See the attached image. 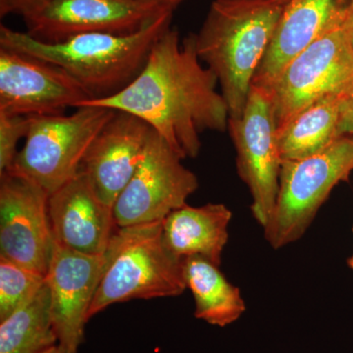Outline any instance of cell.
<instances>
[{"instance_id": "6da1fadb", "label": "cell", "mask_w": 353, "mask_h": 353, "mask_svg": "<svg viewBox=\"0 0 353 353\" xmlns=\"http://www.w3.org/2000/svg\"><path fill=\"white\" fill-rule=\"evenodd\" d=\"M215 74L202 64L194 34L181 41L169 27L153 44L145 67L113 97L82 105L132 114L152 128L183 159L196 158L201 134L227 131L229 108Z\"/></svg>"}, {"instance_id": "83f0119b", "label": "cell", "mask_w": 353, "mask_h": 353, "mask_svg": "<svg viewBox=\"0 0 353 353\" xmlns=\"http://www.w3.org/2000/svg\"><path fill=\"white\" fill-rule=\"evenodd\" d=\"M347 263H348V266H350V268H352L353 270V253H352V256H350V259H348Z\"/></svg>"}, {"instance_id": "5bb4252c", "label": "cell", "mask_w": 353, "mask_h": 353, "mask_svg": "<svg viewBox=\"0 0 353 353\" xmlns=\"http://www.w3.org/2000/svg\"><path fill=\"white\" fill-rule=\"evenodd\" d=\"M152 131L141 118L116 111L88 148L80 171L111 208L138 169Z\"/></svg>"}, {"instance_id": "ffe728a7", "label": "cell", "mask_w": 353, "mask_h": 353, "mask_svg": "<svg viewBox=\"0 0 353 353\" xmlns=\"http://www.w3.org/2000/svg\"><path fill=\"white\" fill-rule=\"evenodd\" d=\"M57 345L46 281L31 301L0 321V353H41Z\"/></svg>"}, {"instance_id": "e0dca14e", "label": "cell", "mask_w": 353, "mask_h": 353, "mask_svg": "<svg viewBox=\"0 0 353 353\" xmlns=\"http://www.w3.org/2000/svg\"><path fill=\"white\" fill-rule=\"evenodd\" d=\"M232 217L231 209L223 203L185 204L162 220L165 243L179 259L199 256L220 266Z\"/></svg>"}, {"instance_id": "cb8c5ba5", "label": "cell", "mask_w": 353, "mask_h": 353, "mask_svg": "<svg viewBox=\"0 0 353 353\" xmlns=\"http://www.w3.org/2000/svg\"><path fill=\"white\" fill-rule=\"evenodd\" d=\"M50 0H0V16L23 15Z\"/></svg>"}, {"instance_id": "4316f807", "label": "cell", "mask_w": 353, "mask_h": 353, "mask_svg": "<svg viewBox=\"0 0 353 353\" xmlns=\"http://www.w3.org/2000/svg\"><path fill=\"white\" fill-rule=\"evenodd\" d=\"M41 353H71L68 352V350H65V348L60 347L59 345H54V347H51L48 348V350H44L43 352Z\"/></svg>"}, {"instance_id": "2e32d148", "label": "cell", "mask_w": 353, "mask_h": 353, "mask_svg": "<svg viewBox=\"0 0 353 353\" xmlns=\"http://www.w3.org/2000/svg\"><path fill=\"white\" fill-rule=\"evenodd\" d=\"M347 3V0H289L252 85L269 87L294 57L340 19Z\"/></svg>"}, {"instance_id": "ba28073f", "label": "cell", "mask_w": 353, "mask_h": 353, "mask_svg": "<svg viewBox=\"0 0 353 353\" xmlns=\"http://www.w3.org/2000/svg\"><path fill=\"white\" fill-rule=\"evenodd\" d=\"M183 160L152 131L143 160L114 203L118 227L162 221L187 204L199 189V179Z\"/></svg>"}, {"instance_id": "f1b7e54d", "label": "cell", "mask_w": 353, "mask_h": 353, "mask_svg": "<svg viewBox=\"0 0 353 353\" xmlns=\"http://www.w3.org/2000/svg\"><path fill=\"white\" fill-rule=\"evenodd\" d=\"M279 1L283 2V3H287L289 0H279Z\"/></svg>"}, {"instance_id": "44dd1931", "label": "cell", "mask_w": 353, "mask_h": 353, "mask_svg": "<svg viewBox=\"0 0 353 353\" xmlns=\"http://www.w3.org/2000/svg\"><path fill=\"white\" fill-rule=\"evenodd\" d=\"M46 283V276L0 257V321L23 307Z\"/></svg>"}, {"instance_id": "484cf974", "label": "cell", "mask_w": 353, "mask_h": 353, "mask_svg": "<svg viewBox=\"0 0 353 353\" xmlns=\"http://www.w3.org/2000/svg\"><path fill=\"white\" fill-rule=\"evenodd\" d=\"M138 1L150 2V3L157 4V6L175 11L176 7L182 4L185 0H138Z\"/></svg>"}, {"instance_id": "52a82bcc", "label": "cell", "mask_w": 353, "mask_h": 353, "mask_svg": "<svg viewBox=\"0 0 353 353\" xmlns=\"http://www.w3.org/2000/svg\"><path fill=\"white\" fill-rule=\"evenodd\" d=\"M345 15V11L264 88L270 95L276 127L314 102L341 94L352 81L353 54L343 31Z\"/></svg>"}, {"instance_id": "4fadbf2b", "label": "cell", "mask_w": 353, "mask_h": 353, "mask_svg": "<svg viewBox=\"0 0 353 353\" xmlns=\"http://www.w3.org/2000/svg\"><path fill=\"white\" fill-rule=\"evenodd\" d=\"M104 263V254H83L54 243L46 281L58 345L71 353L78 352L85 338Z\"/></svg>"}, {"instance_id": "d6986e66", "label": "cell", "mask_w": 353, "mask_h": 353, "mask_svg": "<svg viewBox=\"0 0 353 353\" xmlns=\"http://www.w3.org/2000/svg\"><path fill=\"white\" fill-rule=\"evenodd\" d=\"M341 94L314 102L276 130L282 161L296 160L322 152L341 138Z\"/></svg>"}, {"instance_id": "8992f818", "label": "cell", "mask_w": 353, "mask_h": 353, "mask_svg": "<svg viewBox=\"0 0 353 353\" xmlns=\"http://www.w3.org/2000/svg\"><path fill=\"white\" fill-rule=\"evenodd\" d=\"M115 112L83 105L70 115L31 116L24 146L9 171L52 194L79 173L88 148Z\"/></svg>"}, {"instance_id": "9c48e42d", "label": "cell", "mask_w": 353, "mask_h": 353, "mask_svg": "<svg viewBox=\"0 0 353 353\" xmlns=\"http://www.w3.org/2000/svg\"><path fill=\"white\" fill-rule=\"evenodd\" d=\"M275 117L266 88L253 85L240 118H230L228 131L236 152V169L252 197V212L260 226L270 219L277 201L282 158Z\"/></svg>"}, {"instance_id": "7402d4cb", "label": "cell", "mask_w": 353, "mask_h": 353, "mask_svg": "<svg viewBox=\"0 0 353 353\" xmlns=\"http://www.w3.org/2000/svg\"><path fill=\"white\" fill-rule=\"evenodd\" d=\"M31 116L0 112V174L10 170L17 158V145L29 131Z\"/></svg>"}, {"instance_id": "277c9868", "label": "cell", "mask_w": 353, "mask_h": 353, "mask_svg": "<svg viewBox=\"0 0 353 353\" xmlns=\"http://www.w3.org/2000/svg\"><path fill=\"white\" fill-rule=\"evenodd\" d=\"M104 257L88 320L112 304L179 296L187 290L183 259L165 243L162 221L118 227Z\"/></svg>"}, {"instance_id": "3957f363", "label": "cell", "mask_w": 353, "mask_h": 353, "mask_svg": "<svg viewBox=\"0 0 353 353\" xmlns=\"http://www.w3.org/2000/svg\"><path fill=\"white\" fill-rule=\"evenodd\" d=\"M285 3L215 0L194 34L197 54L217 78L230 118H240Z\"/></svg>"}, {"instance_id": "8fae6325", "label": "cell", "mask_w": 353, "mask_h": 353, "mask_svg": "<svg viewBox=\"0 0 353 353\" xmlns=\"http://www.w3.org/2000/svg\"><path fill=\"white\" fill-rule=\"evenodd\" d=\"M50 196L22 174H0V257L44 276L55 243L48 214Z\"/></svg>"}, {"instance_id": "30bf717a", "label": "cell", "mask_w": 353, "mask_h": 353, "mask_svg": "<svg viewBox=\"0 0 353 353\" xmlns=\"http://www.w3.org/2000/svg\"><path fill=\"white\" fill-rule=\"evenodd\" d=\"M169 12L138 0H50L22 18L32 38L57 43L83 34H136Z\"/></svg>"}, {"instance_id": "d4e9b609", "label": "cell", "mask_w": 353, "mask_h": 353, "mask_svg": "<svg viewBox=\"0 0 353 353\" xmlns=\"http://www.w3.org/2000/svg\"><path fill=\"white\" fill-rule=\"evenodd\" d=\"M343 31H345L348 46L353 54V0H347L345 19H343Z\"/></svg>"}, {"instance_id": "ac0fdd59", "label": "cell", "mask_w": 353, "mask_h": 353, "mask_svg": "<svg viewBox=\"0 0 353 353\" xmlns=\"http://www.w3.org/2000/svg\"><path fill=\"white\" fill-rule=\"evenodd\" d=\"M183 275L194 296L197 319L224 328L245 313L241 290L227 280L218 265L202 257H187L183 259Z\"/></svg>"}, {"instance_id": "603a6c76", "label": "cell", "mask_w": 353, "mask_h": 353, "mask_svg": "<svg viewBox=\"0 0 353 353\" xmlns=\"http://www.w3.org/2000/svg\"><path fill=\"white\" fill-rule=\"evenodd\" d=\"M339 132L341 136H353V78L341 94Z\"/></svg>"}, {"instance_id": "7a4b0ae2", "label": "cell", "mask_w": 353, "mask_h": 353, "mask_svg": "<svg viewBox=\"0 0 353 353\" xmlns=\"http://www.w3.org/2000/svg\"><path fill=\"white\" fill-rule=\"evenodd\" d=\"M173 14H164L136 34H83L57 43L1 25L0 48L59 67L85 88L90 101H99L118 94L138 77L153 44L171 27Z\"/></svg>"}, {"instance_id": "9a60e30c", "label": "cell", "mask_w": 353, "mask_h": 353, "mask_svg": "<svg viewBox=\"0 0 353 353\" xmlns=\"http://www.w3.org/2000/svg\"><path fill=\"white\" fill-rule=\"evenodd\" d=\"M48 214L55 243L83 254H104L118 228L82 171L50 194Z\"/></svg>"}, {"instance_id": "5b68a950", "label": "cell", "mask_w": 353, "mask_h": 353, "mask_svg": "<svg viewBox=\"0 0 353 353\" xmlns=\"http://www.w3.org/2000/svg\"><path fill=\"white\" fill-rule=\"evenodd\" d=\"M353 171V136H343L322 152L282 161L275 208L264 229L272 248L303 238L332 190Z\"/></svg>"}, {"instance_id": "7c38bea8", "label": "cell", "mask_w": 353, "mask_h": 353, "mask_svg": "<svg viewBox=\"0 0 353 353\" xmlns=\"http://www.w3.org/2000/svg\"><path fill=\"white\" fill-rule=\"evenodd\" d=\"M90 101L85 88L64 70L0 48V112L61 115Z\"/></svg>"}]
</instances>
